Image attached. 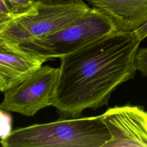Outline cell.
<instances>
[{
	"label": "cell",
	"instance_id": "cell-1",
	"mask_svg": "<svg viewBox=\"0 0 147 147\" xmlns=\"http://www.w3.org/2000/svg\"><path fill=\"white\" fill-rule=\"evenodd\" d=\"M140 42L133 31L118 30L60 58L52 106L60 117L107 105L117 87L134 78Z\"/></svg>",
	"mask_w": 147,
	"mask_h": 147
},
{
	"label": "cell",
	"instance_id": "cell-2",
	"mask_svg": "<svg viewBox=\"0 0 147 147\" xmlns=\"http://www.w3.org/2000/svg\"><path fill=\"white\" fill-rule=\"evenodd\" d=\"M109 130L100 115L60 119L18 127L1 138L4 147H103Z\"/></svg>",
	"mask_w": 147,
	"mask_h": 147
},
{
	"label": "cell",
	"instance_id": "cell-3",
	"mask_svg": "<svg viewBox=\"0 0 147 147\" xmlns=\"http://www.w3.org/2000/svg\"><path fill=\"white\" fill-rule=\"evenodd\" d=\"M118 30L108 16L91 7L84 16L53 33L17 44L22 50L47 60L61 58Z\"/></svg>",
	"mask_w": 147,
	"mask_h": 147
},
{
	"label": "cell",
	"instance_id": "cell-4",
	"mask_svg": "<svg viewBox=\"0 0 147 147\" xmlns=\"http://www.w3.org/2000/svg\"><path fill=\"white\" fill-rule=\"evenodd\" d=\"M91 8L83 0L37 1L26 14L0 27V39L19 44L53 33L82 17Z\"/></svg>",
	"mask_w": 147,
	"mask_h": 147
},
{
	"label": "cell",
	"instance_id": "cell-5",
	"mask_svg": "<svg viewBox=\"0 0 147 147\" xmlns=\"http://www.w3.org/2000/svg\"><path fill=\"white\" fill-rule=\"evenodd\" d=\"M59 68L42 65L18 85L4 92L1 111L32 117L40 110L53 106Z\"/></svg>",
	"mask_w": 147,
	"mask_h": 147
},
{
	"label": "cell",
	"instance_id": "cell-6",
	"mask_svg": "<svg viewBox=\"0 0 147 147\" xmlns=\"http://www.w3.org/2000/svg\"><path fill=\"white\" fill-rule=\"evenodd\" d=\"M110 133L103 147H147V111L139 106H116L100 115Z\"/></svg>",
	"mask_w": 147,
	"mask_h": 147
},
{
	"label": "cell",
	"instance_id": "cell-7",
	"mask_svg": "<svg viewBox=\"0 0 147 147\" xmlns=\"http://www.w3.org/2000/svg\"><path fill=\"white\" fill-rule=\"evenodd\" d=\"M47 60L0 39V90L4 92L34 73Z\"/></svg>",
	"mask_w": 147,
	"mask_h": 147
},
{
	"label": "cell",
	"instance_id": "cell-8",
	"mask_svg": "<svg viewBox=\"0 0 147 147\" xmlns=\"http://www.w3.org/2000/svg\"><path fill=\"white\" fill-rule=\"evenodd\" d=\"M114 22L118 30L133 32L147 21V0H87Z\"/></svg>",
	"mask_w": 147,
	"mask_h": 147
},
{
	"label": "cell",
	"instance_id": "cell-9",
	"mask_svg": "<svg viewBox=\"0 0 147 147\" xmlns=\"http://www.w3.org/2000/svg\"><path fill=\"white\" fill-rule=\"evenodd\" d=\"M38 0H0V27L28 13Z\"/></svg>",
	"mask_w": 147,
	"mask_h": 147
},
{
	"label": "cell",
	"instance_id": "cell-10",
	"mask_svg": "<svg viewBox=\"0 0 147 147\" xmlns=\"http://www.w3.org/2000/svg\"><path fill=\"white\" fill-rule=\"evenodd\" d=\"M137 70L142 75L147 77V47L141 48L138 51L136 56Z\"/></svg>",
	"mask_w": 147,
	"mask_h": 147
},
{
	"label": "cell",
	"instance_id": "cell-11",
	"mask_svg": "<svg viewBox=\"0 0 147 147\" xmlns=\"http://www.w3.org/2000/svg\"><path fill=\"white\" fill-rule=\"evenodd\" d=\"M141 41L147 37V21L133 31Z\"/></svg>",
	"mask_w": 147,
	"mask_h": 147
},
{
	"label": "cell",
	"instance_id": "cell-12",
	"mask_svg": "<svg viewBox=\"0 0 147 147\" xmlns=\"http://www.w3.org/2000/svg\"><path fill=\"white\" fill-rule=\"evenodd\" d=\"M41 2H59V1H61L64 0H38Z\"/></svg>",
	"mask_w": 147,
	"mask_h": 147
}]
</instances>
